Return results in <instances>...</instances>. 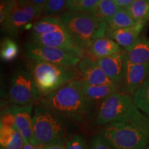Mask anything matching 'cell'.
<instances>
[{
    "instance_id": "cell-17",
    "label": "cell",
    "mask_w": 149,
    "mask_h": 149,
    "mask_svg": "<svg viewBox=\"0 0 149 149\" xmlns=\"http://www.w3.org/2000/svg\"><path fill=\"white\" fill-rule=\"evenodd\" d=\"M81 88L86 98L95 103L104 101L111 95L118 92L117 85H90L83 82Z\"/></svg>"
},
{
    "instance_id": "cell-27",
    "label": "cell",
    "mask_w": 149,
    "mask_h": 149,
    "mask_svg": "<svg viewBox=\"0 0 149 149\" xmlns=\"http://www.w3.org/2000/svg\"><path fill=\"white\" fill-rule=\"evenodd\" d=\"M19 6L18 0H1L0 20L1 23L8 19Z\"/></svg>"
},
{
    "instance_id": "cell-18",
    "label": "cell",
    "mask_w": 149,
    "mask_h": 149,
    "mask_svg": "<svg viewBox=\"0 0 149 149\" xmlns=\"http://www.w3.org/2000/svg\"><path fill=\"white\" fill-rule=\"evenodd\" d=\"M128 60L134 64H143L149 62V40L140 36L135 44L126 50Z\"/></svg>"
},
{
    "instance_id": "cell-11",
    "label": "cell",
    "mask_w": 149,
    "mask_h": 149,
    "mask_svg": "<svg viewBox=\"0 0 149 149\" xmlns=\"http://www.w3.org/2000/svg\"><path fill=\"white\" fill-rule=\"evenodd\" d=\"M148 74L149 62L138 64L128 60L125 74L122 81L117 84L118 91L133 95Z\"/></svg>"
},
{
    "instance_id": "cell-1",
    "label": "cell",
    "mask_w": 149,
    "mask_h": 149,
    "mask_svg": "<svg viewBox=\"0 0 149 149\" xmlns=\"http://www.w3.org/2000/svg\"><path fill=\"white\" fill-rule=\"evenodd\" d=\"M81 86V80H74L57 91L41 97L38 104L70 123L86 124L95 116L96 103L86 97Z\"/></svg>"
},
{
    "instance_id": "cell-14",
    "label": "cell",
    "mask_w": 149,
    "mask_h": 149,
    "mask_svg": "<svg viewBox=\"0 0 149 149\" xmlns=\"http://www.w3.org/2000/svg\"><path fill=\"white\" fill-rule=\"evenodd\" d=\"M33 105L10 107L11 111L15 117V124L17 129L21 132L24 138L27 139L30 144L35 148L40 147L35 137L33 128V117H31Z\"/></svg>"
},
{
    "instance_id": "cell-3",
    "label": "cell",
    "mask_w": 149,
    "mask_h": 149,
    "mask_svg": "<svg viewBox=\"0 0 149 149\" xmlns=\"http://www.w3.org/2000/svg\"><path fill=\"white\" fill-rule=\"evenodd\" d=\"M99 133L116 149H145L149 144V120L113 122Z\"/></svg>"
},
{
    "instance_id": "cell-10",
    "label": "cell",
    "mask_w": 149,
    "mask_h": 149,
    "mask_svg": "<svg viewBox=\"0 0 149 149\" xmlns=\"http://www.w3.org/2000/svg\"><path fill=\"white\" fill-rule=\"evenodd\" d=\"M26 55L29 59H40L60 66L74 67L81 59L59 48L38 46L31 42L26 44Z\"/></svg>"
},
{
    "instance_id": "cell-5",
    "label": "cell",
    "mask_w": 149,
    "mask_h": 149,
    "mask_svg": "<svg viewBox=\"0 0 149 149\" xmlns=\"http://www.w3.org/2000/svg\"><path fill=\"white\" fill-rule=\"evenodd\" d=\"M69 122L50 109L37 104L33 117V128L40 146L66 144L68 135L67 126Z\"/></svg>"
},
{
    "instance_id": "cell-26",
    "label": "cell",
    "mask_w": 149,
    "mask_h": 149,
    "mask_svg": "<svg viewBox=\"0 0 149 149\" xmlns=\"http://www.w3.org/2000/svg\"><path fill=\"white\" fill-rule=\"evenodd\" d=\"M100 0H69L67 10L90 13Z\"/></svg>"
},
{
    "instance_id": "cell-20",
    "label": "cell",
    "mask_w": 149,
    "mask_h": 149,
    "mask_svg": "<svg viewBox=\"0 0 149 149\" xmlns=\"http://www.w3.org/2000/svg\"><path fill=\"white\" fill-rule=\"evenodd\" d=\"M119 8L113 0H100L90 14L98 21L107 23L115 15Z\"/></svg>"
},
{
    "instance_id": "cell-4",
    "label": "cell",
    "mask_w": 149,
    "mask_h": 149,
    "mask_svg": "<svg viewBox=\"0 0 149 149\" xmlns=\"http://www.w3.org/2000/svg\"><path fill=\"white\" fill-rule=\"evenodd\" d=\"M147 119L139 111L131 95L117 92L100 103L93 124L105 126L113 122H140Z\"/></svg>"
},
{
    "instance_id": "cell-32",
    "label": "cell",
    "mask_w": 149,
    "mask_h": 149,
    "mask_svg": "<svg viewBox=\"0 0 149 149\" xmlns=\"http://www.w3.org/2000/svg\"><path fill=\"white\" fill-rule=\"evenodd\" d=\"M24 144V138L23 135L16 127L12 140L5 148L1 149H23Z\"/></svg>"
},
{
    "instance_id": "cell-23",
    "label": "cell",
    "mask_w": 149,
    "mask_h": 149,
    "mask_svg": "<svg viewBox=\"0 0 149 149\" xmlns=\"http://www.w3.org/2000/svg\"><path fill=\"white\" fill-rule=\"evenodd\" d=\"M136 22L149 19V2L145 0H135L130 6L126 8Z\"/></svg>"
},
{
    "instance_id": "cell-19",
    "label": "cell",
    "mask_w": 149,
    "mask_h": 149,
    "mask_svg": "<svg viewBox=\"0 0 149 149\" xmlns=\"http://www.w3.org/2000/svg\"><path fill=\"white\" fill-rule=\"evenodd\" d=\"M64 30H66V27L60 17H42L33 24L31 33L43 35Z\"/></svg>"
},
{
    "instance_id": "cell-35",
    "label": "cell",
    "mask_w": 149,
    "mask_h": 149,
    "mask_svg": "<svg viewBox=\"0 0 149 149\" xmlns=\"http://www.w3.org/2000/svg\"><path fill=\"white\" fill-rule=\"evenodd\" d=\"M44 149H67L66 144H50L43 146Z\"/></svg>"
},
{
    "instance_id": "cell-28",
    "label": "cell",
    "mask_w": 149,
    "mask_h": 149,
    "mask_svg": "<svg viewBox=\"0 0 149 149\" xmlns=\"http://www.w3.org/2000/svg\"><path fill=\"white\" fill-rule=\"evenodd\" d=\"M90 149H116L108 139L99 133L91 137Z\"/></svg>"
},
{
    "instance_id": "cell-15",
    "label": "cell",
    "mask_w": 149,
    "mask_h": 149,
    "mask_svg": "<svg viewBox=\"0 0 149 149\" xmlns=\"http://www.w3.org/2000/svg\"><path fill=\"white\" fill-rule=\"evenodd\" d=\"M146 24V21L137 22L133 26L107 31L106 36L115 41L117 44L126 50L134 45L138 40Z\"/></svg>"
},
{
    "instance_id": "cell-29",
    "label": "cell",
    "mask_w": 149,
    "mask_h": 149,
    "mask_svg": "<svg viewBox=\"0 0 149 149\" xmlns=\"http://www.w3.org/2000/svg\"><path fill=\"white\" fill-rule=\"evenodd\" d=\"M67 149H89L85 136L82 134H77L70 137L66 142Z\"/></svg>"
},
{
    "instance_id": "cell-21",
    "label": "cell",
    "mask_w": 149,
    "mask_h": 149,
    "mask_svg": "<svg viewBox=\"0 0 149 149\" xmlns=\"http://www.w3.org/2000/svg\"><path fill=\"white\" fill-rule=\"evenodd\" d=\"M137 24L131 17L126 8H119L114 16L107 22V31H113L119 29L133 26Z\"/></svg>"
},
{
    "instance_id": "cell-12",
    "label": "cell",
    "mask_w": 149,
    "mask_h": 149,
    "mask_svg": "<svg viewBox=\"0 0 149 149\" xmlns=\"http://www.w3.org/2000/svg\"><path fill=\"white\" fill-rule=\"evenodd\" d=\"M81 81L90 85H117L98 64L97 60L86 56L78 64Z\"/></svg>"
},
{
    "instance_id": "cell-30",
    "label": "cell",
    "mask_w": 149,
    "mask_h": 149,
    "mask_svg": "<svg viewBox=\"0 0 149 149\" xmlns=\"http://www.w3.org/2000/svg\"><path fill=\"white\" fill-rule=\"evenodd\" d=\"M15 127L10 128L8 126H1L0 127V143L1 148H5L12 140L15 133Z\"/></svg>"
},
{
    "instance_id": "cell-13",
    "label": "cell",
    "mask_w": 149,
    "mask_h": 149,
    "mask_svg": "<svg viewBox=\"0 0 149 149\" xmlns=\"http://www.w3.org/2000/svg\"><path fill=\"white\" fill-rule=\"evenodd\" d=\"M128 61L126 50L121 49L113 55L97 61L108 77L118 84L125 74Z\"/></svg>"
},
{
    "instance_id": "cell-9",
    "label": "cell",
    "mask_w": 149,
    "mask_h": 149,
    "mask_svg": "<svg viewBox=\"0 0 149 149\" xmlns=\"http://www.w3.org/2000/svg\"><path fill=\"white\" fill-rule=\"evenodd\" d=\"M38 46L59 48L80 59L86 57V53L76 43L66 30L37 35L31 33L30 42Z\"/></svg>"
},
{
    "instance_id": "cell-8",
    "label": "cell",
    "mask_w": 149,
    "mask_h": 149,
    "mask_svg": "<svg viewBox=\"0 0 149 149\" xmlns=\"http://www.w3.org/2000/svg\"><path fill=\"white\" fill-rule=\"evenodd\" d=\"M42 8L32 5L19 6L12 15L1 24V31L8 36L17 37L25 29L33 27L31 23L42 16Z\"/></svg>"
},
{
    "instance_id": "cell-7",
    "label": "cell",
    "mask_w": 149,
    "mask_h": 149,
    "mask_svg": "<svg viewBox=\"0 0 149 149\" xmlns=\"http://www.w3.org/2000/svg\"><path fill=\"white\" fill-rule=\"evenodd\" d=\"M8 94L10 102L16 106L33 105L41 97L32 72L22 67L13 73Z\"/></svg>"
},
{
    "instance_id": "cell-16",
    "label": "cell",
    "mask_w": 149,
    "mask_h": 149,
    "mask_svg": "<svg viewBox=\"0 0 149 149\" xmlns=\"http://www.w3.org/2000/svg\"><path fill=\"white\" fill-rule=\"evenodd\" d=\"M120 45L108 37H101L93 42L88 51V57L95 60H99L111 56L120 51Z\"/></svg>"
},
{
    "instance_id": "cell-25",
    "label": "cell",
    "mask_w": 149,
    "mask_h": 149,
    "mask_svg": "<svg viewBox=\"0 0 149 149\" xmlns=\"http://www.w3.org/2000/svg\"><path fill=\"white\" fill-rule=\"evenodd\" d=\"M19 48L17 44L9 37L3 38L1 43L0 55L1 59L6 61L14 60L17 56Z\"/></svg>"
},
{
    "instance_id": "cell-39",
    "label": "cell",
    "mask_w": 149,
    "mask_h": 149,
    "mask_svg": "<svg viewBox=\"0 0 149 149\" xmlns=\"http://www.w3.org/2000/svg\"><path fill=\"white\" fill-rule=\"evenodd\" d=\"M145 1H148V2H149V0H145Z\"/></svg>"
},
{
    "instance_id": "cell-31",
    "label": "cell",
    "mask_w": 149,
    "mask_h": 149,
    "mask_svg": "<svg viewBox=\"0 0 149 149\" xmlns=\"http://www.w3.org/2000/svg\"><path fill=\"white\" fill-rule=\"evenodd\" d=\"M1 126H8L10 128H14L16 126L15 117L11 111L10 107L7 108L1 112Z\"/></svg>"
},
{
    "instance_id": "cell-6",
    "label": "cell",
    "mask_w": 149,
    "mask_h": 149,
    "mask_svg": "<svg viewBox=\"0 0 149 149\" xmlns=\"http://www.w3.org/2000/svg\"><path fill=\"white\" fill-rule=\"evenodd\" d=\"M33 61L31 72L41 97L57 91L81 76L74 67L60 66L40 59Z\"/></svg>"
},
{
    "instance_id": "cell-33",
    "label": "cell",
    "mask_w": 149,
    "mask_h": 149,
    "mask_svg": "<svg viewBox=\"0 0 149 149\" xmlns=\"http://www.w3.org/2000/svg\"><path fill=\"white\" fill-rule=\"evenodd\" d=\"M46 1L47 0H18V2L19 6H21L26 5H32L43 8Z\"/></svg>"
},
{
    "instance_id": "cell-24",
    "label": "cell",
    "mask_w": 149,
    "mask_h": 149,
    "mask_svg": "<svg viewBox=\"0 0 149 149\" xmlns=\"http://www.w3.org/2000/svg\"><path fill=\"white\" fill-rule=\"evenodd\" d=\"M69 0H47L42 8V15L55 17L67 10Z\"/></svg>"
},
{
    "instance_id": "cell-38",
    "label": "cell",
    "mask_w": 149,
    "mask_h": 149,
    "mask_svg": "<svg viewBox=\"0 0 149 149\" xmlns=\"http://www.w3.org/2000/svg\"><path fill=\"white\" fill-rule=\"evenodd\" d=\"M145 149H149V146H148V147H146V148H145Z\"/></svg>"
},
{
    "instance_id": "cell-36",
    "label": "cell",
    "mask_w": 149,
    "mask_h": 149,
    "mask_svg": "<svg viewBox=\"0 0 149 149\" xmlns=\"http://www.w3.org/2000/svg\"><path fill=\"white\" fill-rule=\"evenodd\" d=\"M23 149H37V148H35L34 146H33L32 144H30L27 139L24 138V144Z\"/></svg>"
},
{
    "instance_id": "cell-34",
    "label": "cell",
    "mask_w": 149,
    "mask_h": 149,
    "mask_svg": "<svg viewBox=\"0 0 149 149\" xmlns=\"http://www.w3.org/2000/svg\"><path fill=\"white\" fill-rule=\"evenodd\" d=\"M120 8H127L135 0H113Z\"/></svg>"
},
{
    "instance_id": "cell-22",
    "label": "cell",
    "mask_w": 149,
    "mask_h": 149,
    "mask_svg": "<svg viewBox=\"0 0 149 149\" xmlns=\"http://www.w3.org/2000/svg\"><path fill=\"white\" fill-rule=\"evenodd\" d=\"M135 105L149 116V74L133 95Z\"/></svg>"
},
{
    "instance_id": "cell-37",
    "label": "cell",
    "mask_w": 149,
    "mask_h": 149,
    "mask_svg": "<svg viewBox=\"0 0 149 149\" xmlns=\"http://www.w3.org/2000/svg\"><path fill=\"white\" fill-rule=\"evenodd\" d=\"M37 149H44V148H43V146H40V147H37V148H36Z\"/></svg>"
},
{
    "instance_id": "cell-2",
    "label": "cell",
    "mask_w": 149,
    "mask_h": 149,
    "mask_svg": "<svg viewBox=\"0 0 149 149\" xmlns=\"http://www.w3.org/2000/svg\"><path fill=\"white\" fill-rule=\"evenodd\" d=\"M66 31L86 54L91 44L107 34L108 24L88 13L66 10L60 15Z\"/></svg>"
},
{
    "instance_id": "cell-40",
    "label": "cell",
    "mask_w": 149,
    "mask_h": 149,
    "mask_svg": "<svg viewBox=\"0 0 149 149\" xmlns=\"http://www.w3.org/2000/svg\"><path fill=\"white\" fill-rule=\"evenodd\" d=\"M74 1H75V0H74Z\"/></svg>"
}]
</instances>
